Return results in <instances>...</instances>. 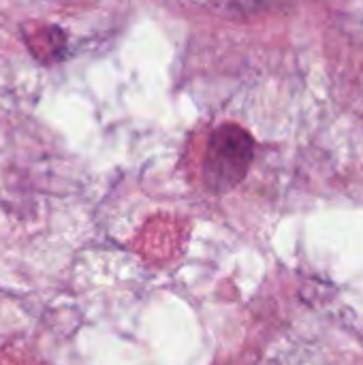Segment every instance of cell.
<instances>
[{
    "label": "cell",
    "mask_w": 363,
    "mask_h": 365,
    "mask_svg": "<svg viewBox=\"0 0 363 365\" xmlns=\"http://www.w3.org/2000/svg\"><path fill=\"white\" fill-rule=\"evenodd\" d=\"M255 158V139L237 124H223L212 130L203 156V180L208 190L223 195L246 178Z\"/></svg>",
    "instance_id": "cell-1"
}]
</instances>
